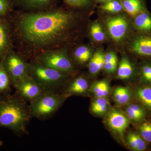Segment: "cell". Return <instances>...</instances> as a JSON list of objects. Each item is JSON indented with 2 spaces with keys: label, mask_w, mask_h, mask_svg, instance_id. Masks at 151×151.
I'll list each match as a JSON object with an SVG mask.
<instances>
[{
  "label": "cell",
  "mask_w": 151,
  "mask_h": 151,
  "mask_svg": "<svg viewBox=\"0 0 151 151\" xmlns=\"http://www.w3.org/2000/svg\"><path fill=\"white\" fill-rule=\"evenodd\" d=\"M60 0H15L18 9L27 12L46 10L58 6Z\"/></svg>",
  "instance_id": "4fadbf2b"
},
{
  "label": "cell",
  "mask_w": 151,
  "mask_h": 151,
  "mask_svg": "<svg viewBox=\"0 0 151 151\" xmlns=\"http://www.w3.org/2000/svg\"><path fill=\"white\" fill-rule=\"evenodd\" d=\"M110 1L111 0H94L97 4H101Z\"/></svg>",
  "instance_id": "d6a6232c"
},
{
  "label": "cell",
  "mask_w": 151,
  "mask_h": 151,
  "mask_svg": "<svg viewBox=\"0 0 151 151\" xmlns=\"http://www.w3.org/2000/svg\"><path fill=\"white\" fill-rule=\"evenodd\" d=\"M30 60H34L63 73L73 75L77 73L76 68L71 61L68 50L66 49L45 52L38 55Z\"/></svg>",
  "instance_id": "8992f818"
},
{
  "label": "cell",
  "mask_w": 151,
  "mask_h": 151,
  "mask_svg": "<svg viewBox=\"0 0 151 151\" xmlns=\"http://www.w3.org/2000/svg\"><path fill=\"white\" fill-rule=\"evenodd\" d=\"M139 131L145 140L151 142V122L143 123L139 126Z\"/></svg>",
  "instance_id": "83f0119b"
},
{
  "label": "cell",
  "mask_w": 151,
  "mask_h": 151,
  "mask_svg": "<svg viewBox=\"0 0 151 151\" xmlns=\"http://www.w3.org/2000/svg\"><path fill=\"white\" fill-rule=\"evenodd\" d=\"M109 102L106 97H97L91 103V111L97 115H103L108 111Z\"/></svg>",
  "instance_id": "d4e9b609"
},
{
  "label": "cell",
  "mask_w": 151,
  "mask_h": 151,
  "mask_svg": "<svg viewBox=\"0 0 151 151\" xmlns=\"http://www.w3.org/2000/svg\"><path fill=\"white\" fill-rule=\"evenodd\" d=\"M91 14L63 5L41 12L14 10L8 15L14 49L28 61L45 52L69 51L83 43Z\"/></svg>",
  "instance_id": "6da1fadb"
},
{
  "label": "cell",
  "mask_w": 151,
  "mask_h": 151,
  "mask_svg": "<svg viewBox=\"0 0 151 151\" xmlns=\"http://www.w3.org/2000/svg\"><path fill=\"white\" fill-rule=\"evenodd\" d=\"M13 86L15 88L17 94L22 99L29 103L35 100L45 91L29 75L14 84Z\"/></svg>",
  "instance_id": "ba28073f"
},
{
  "label": "cell",
  "mask_w": 151,
  "mask_h": 151,
  "mask_svg": "<svg viewBox=\"0 0 151 151\" xmlns=\"http://www.w3.org/2000/svg\"><path fill=\"white\" fill-rule=\"evenodd\" d=\"M126 112L128 119L133 122H139L144 119L143 117L138 115L136 112L129 108L128 106L126 108Z\"/></svg>",
  "instance_id": "1f68e13d"
},
{
  "label": "cell",
  "mask_w": 151,
  "mask_h": 151,
  "mask_svg": "<svg viewBox=\"0 0 151 151\" xmlns=\"http://www.w3.org/2000/svg\"><path fill=\"white\" fill-rule=\"evenodd\" d=\"M63 5L70 8L92 14L97 4L94 0H62Z\"/></svg>",
  "instance_id": "ffe728a7"
},
{
  "label": "cell",
  "mask_w": 151,
  "mask_h": 151,
  "mask_svg": "<svg viewBox=\"0 0 151 151\" xmlns=\"http://www.w3.org/2000/svg\"><path fill=\"white\" fill-rule=\"evenodd\" d=\"M32 118L29 105L17 94L0 97V128L17 135L27 134V126Z\"/></svg>",
  "instance_id": "7a4b0ae2"
},
{
  "label": "cell",
  "mask_w": 151,
  "mask_h": 151,
  "mask_svg": "<svg viewBox=\"0 0 151 151\" xmlns=\"http://www.w3.org/2000/svg\"><path fill=\"white\" fill-rule=\"evenodd\" d=\"M108 126L114 132L122 135L129 124V119L119 111H112L106 119Z\"/></svg>",
  "instance_id": "9a60e30c"
},
{
  "label": "cell",
  "mask_w": 151,
  "mask_h": 151,
  "mask_svg": "<svg viewBox=\"0 0 151 151\" xmlns=\"http://www.w3.org/2000/svg\"><path fill=\"white\" fill-rule=\"evenodd\" d=\"M124 12L133 18L147 11L145 0H121Z\"/></svg>",
  "instance_id": "d6986e66"
},
{
  "label": "cell",
  "mask_w": 151,
  "mask_h": 151,
  "mask_svg": "<svg viewBox=\"0 0 151 151\" xmlns=\"http://www.w3.org/2000/svg\"><path fill=\"white\" fill-rule=\"evenodd\" d=\"M100 14L99 18L105 25L110 42L118 48H123L135 34L132 18L125 12L115 14Z\"/></svg>",
  "instance_id": "3957f363"
},
{
  "label": "cell",
  "mask_w": 151,
  "mask_h": 151,
  "mask_svg": "<svg viewBox=\"0 0 151 151\" xmlns=\"http://www.w3.org/2000/svg\"><path fill=\"white\" fill-rule=\"evenodd\" d=\"M65 99L59 92L45 91L30 103L32 117L42 120L50 119L59 110Z\"/></svg>",
  "instance_id": "5b68a950"
},
{
  "label": "cell",
  "mask_w": 151,
  "mask_h": 151,
  "mask_svg": "<svg viewBox=\"0 0 151 151\" xmlns=\"http://www.w3.org/2000/svg\"><path fill=\"white\" fill-rule=\"evenodd\" d=\"M142 78L146 82L151 83V64L146 63L141 67Z\"/></svg>",
  "instance_id": "f546056e"
},
{
  "label": "cell",
  "mask_w": 151,
  "mask_h": 151,
  "mask_svg": "<svg viewBox=\"0 0 151 151\" xmlns=\"http://www.w3.org/2000/svg\"><path fill=\"white\" fill-rule=\"evenodd\" d=\"M132 94L129 88L126 87H118L113 93V98L115 103L119 105H124L129 102Z\"/></svg>",
  "instance_id": "cb8c5ba5"
},
{
  "label": "cell",
  "mask_w": 151,
  "mask_h": 151,
  "mask_svg": "<svg viewBox=\"0 0 151 151\" xmlns=\"http://www.w3.org/2000/svg\"><path fill=\"white\" fill-rule=\"evenodd\" d=\"M133 135L137 146V151H142L145 150L147 145L144 139L134 133H133Z\"/></svg>",
  "instance_id": "4dcf8cb0"
},
{
  "label": "cell",
  "mask_w": 151,
  "mask_h": 151,
  "mask_svg": "<svg viewBox=\"0 0 151 151\" xmlns=\"http://www.w3.org/2000/svg\"><path fill=\"white\" fill-rule=\"evenodd\" d=\"M124 47L134 54L142 56H151V36L135 34L128 41Z\"/></svg>",
  "instance_id": "9c48e42d"
},
{
  "label": "cell",
  "mask_w": 151,
  "mask_h": 151,
  "mask_svg": "<svg viewBox=\"0 0 151 151\" xmlns=\"http://www.w3.org/2000/svg\"><path fill=\"white\" fill-rule=\"evenodd\" d=\"M105 52L104 65L103 69L108 73H113L117 71L118 58L117 53L113 48H110Z\"/></svg>",
  "instance_id": "7402d4cb"
},
{
  "label": "cell",
  "mask_w": 151,
  "mask_h": 151,
  "mask_svg": "<svg viewBox=\"0 0 151 151\" xmlns=\"http://www.w3.org/2000/svg\"><path fill=\"white\" fill-rule=\"evenodd\" d=\"M95 49L91 44L83 42L69 50L68 54L75 67H83L87 65L94 54Z\"/></svg>",
  "instance_id": "7c38bea8"
},
{
  "label": "cell",
  "mask_w": 151,
  "mask_h": 151,
  "mask_svg": "<svg viewBox=\"0 0 151 151\" xmlns=\"http://www.w3.org/2000/svg\"><path fill=\"white\" fill-rule=\"evenodd\" d=\"M108 84L105 81H100L96 82L92 85L91 90L97 97H103V91L105 86Z\"/></svg>",
  "instance_id": "f1b7e54d"
},
{
  "label": "cell",
  "mask_w": 151,
  "mask_h": 151,
  "mask_svg": "<svg viewBox=\"0 0 151 151\" xmlns=\"http://www.w3.org/2000/svg\"><path fill=\"white\" fill-rule=\"evenodd\" d=\"M12 80V86L29 75V61L19 52L11 50L2 60Z\"/></svg>",
  "instance_id": "52a82bcc"
},
{
  "label": "cell",
  "mask_w": 151,
  "mask_h": 151,
  "mask_svg": "<svg viewBox=\"0 0 151 151\" xmlns=\"http://www.w3.org/2000/svg\"><path fill=\"white\" fill-rule=\"evenodd\" d=\"M28 73L29 75L45 91L58 92L73 76L55 70L34 60L29 61Z\"/></svg>",
  "instance_id": "277c9868"
},
{
  "label": "cell",
  "mask_w": 151,
  "mask_h": 151,
  "mask_svg": "<svg viewBox=\"0 0 151 151\" xmlns=\"http://www.w3.org/2000/svg\"><path fill=\"white\" fill-rule=\"evenodd\" d=\"M105 52L103 47L100 46L96 47L94 54L87 64L90 75L94 76L97 75L103 69Z\"/></svg>",
  "instance_id": "2e32d148"
},
{
  "label": "cell",
  "mask_w": 151,
  "mask_h": 151,
  "mask_svg": "<svg viewBox=\"0 0 151 151\" xmlns=\"http://www.w3.org/2000/svg\"><path fill=\"white\" fill-rule=\"evenodd\" d=\"M100 14H115L125 12L121 0H111L97 6Z\"/></svg>",
  "instance_id": "44dd1931"
},
{
  "label": "cell",
  "mask_w": 151,
  "mask_h": 151,
  "mask_svg": "<svg viewBox=\"0 0 151 151\" xmlns=\"http://www.w3.org/2000/svg\"><path fill=\"white\" fill-rule=\"evenodd\" d=\"M15 0H0V16H7L14 10Z\"/></svg>",
  "instance_id": "4316f807"
},
{
  "label": "cell",
  "mask_w": 151,
  "mask_h": 151,
  "mask_svg": "<svg viewBox=\"0 0 151 151\" xmlns=\"http://www.w3.org/2000/svg\"><path fill=\"white\" fill-rule=\"evenodd\" d=\"M132 21L135 31L143 34L151 33V15L147 11L138 14Z\"/></svg>",
  "instance_id": "e0dca14e"
},
{
  "label": "cell",
  "mask_w": 151,
  "mask_h": 151,
  "mask_svg": "<svg viewBox=\"0 0 151 151\" xmlns=\"http://www.w3.org/2000/svg\"><path fill=\"white\" fill-rule=\"evenodd\" d=\"M134 72V68L125 52H122V57L117 70V78L121 80H127L133 76Z\"/></svg>",
  "instance_id": "ac0fdd59"
},
{
  "label": "cell",
  "mask_w": 151,
  "mask_h": 151,
  "mask_svg": "<svg viewBox=\"0 0 151 151\" xmlns=\"http://www.w3.org/2000/svg\"><path fill=\"white\" fill-rule=\"evenodd\" d=\"M86 37L95 47L110 42L105 25L99 18L89 22L86 29Z\"/></svg>",
  "instance_id": "8fae6325"
},
{
  "label": "cell",
  "mask_w": 151,
  "mask_h": 151,
  "mask_svg": "<svg viewBox=\"0 0 151 151\" xmlns=\"http://www.w3.org/2000/svg\"><path fill=\"white\" fill-rule=\"evenodd\" d=\"M3 142L2 141L0 140V148L3 145Z\"/></svg>",
  "instance_id": "836d02e7"
},
{
  "label": "cell",
  "mask_w": 151,
  "mask_h": 151,
  "mask_svg": "<svg viewBox=\"0 0 151 151\" xmlns=\"http://www.w3.org/2000/svg\"><path fill=\"white\" fill-rule=\"evenodd\" d=\"M12 86V80L2 62L0 61V97L9 94Z\"/></svg>",
  "instance_id": "603a6c76"
},
{
  "label": "cell",
  "mask_w": 151,
  "mask_h": 151,
  "mask_svg": "<svg viewBox=\"0 0 151 151\" xmlns=\"http://www.w3.org/2000/svg\"><path fill=\"white\" fill-rule=\"evenodd\" d=\"M14 49L12 29L7 16H0V61L11 50Z\"/></svg>",
  "instance_id": "30bf717a"
},
{
  "label": "cell",
  "mask_w": 151,
  "mask_h": 151,
  "mask_svg": "<svg viewBox=\"0 0 151 151\" xmlns=\"http://www.w3.org/2000/svg\"><path fill=\"white\" fill-rule=\"evenodd\" d=\"M137 95L138 99L144 105L151 110V87L145 86L139 88Z\"/></svg>",
  "instance_id": "484cf974"
},
{
  "label": "cell",
  "mask_w": 151,
  "mask_h": 151,
  "mask_svg": "<svg viewBox=\"0 0 151 151\" xmlns=\"http://www.w3.org/2000/svg\"><path fill=\"white\" fill-rule=\"evenodd\" d=\"M60 92L65 99L74 95H83L87 92L89 84L88 80L84 75H77L71 81H67Z\"/></svg>",
  "instance_id": "5bb4252c"
}]
</instances>
